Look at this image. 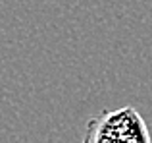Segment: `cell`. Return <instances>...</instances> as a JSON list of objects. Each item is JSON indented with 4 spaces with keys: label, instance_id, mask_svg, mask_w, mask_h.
I'll return each instance as SVG.
<instances>
[{
    "label": "cell",
    "instance_id": "1",
    "mask_svg": "<svg viewBox=\"0 0 152 143\" xmlns=\"http://www.w3.org/2000/svg\"><path fill=\"white\" fill-rule=\"evenodd\" d=\"M83 143H152L145 118L133 106L106 110L87 124Z\"/></svg>",
    "mask_w": 152,
    "mask_h": 143
}]
</instances>
